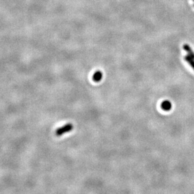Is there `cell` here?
I'll return each instance as SVG.
<instances>
[{
  "mask_svg": "<svg viewBox=\"0 0 194 194\" xmlns=\"http://www.w3.org/2000/svg\"><path fill=\"white\" fill-rule=\"evenodd\" d=\"M102 76L103 74L102 73V72L100 71H97L94 74L93 76V81L98 82H100L102 79Z\"/></svg>",
  "mask_w": 194,
  "mask_h": 194,
  "instance_id": "cell-3",
  "label": "cell"
},
{
  "mask_svg": "<svg viewBox=\"0 0 194 194\" xmlns=\"http://www.w3.org/2000/svg\"><path fill=\"white\" fill-rule=\"evenodd\" d=\"M161 106L162 109L164 110V111H168L172 109V103L168 101H165L162 102Z\"/></svg>",
  "mask_w": 194,
  "mask_h": 194,
  "instance_id": "cell-2",
  "label": "cell"
},
{
  "mask_svg": "<svg viewBox=\"0 0 194 194\" xmlns=\"http://www.w3.org/2000/svg\"><path fill=\"white\" fill-rule=\"evenodd\" d=\"M73 129V124L71 123H67L66 125H64V126L60 127L57 129L56 131V135L58 136H61L64 135V133L71 131Z\"/></svg>",
  "mask_w": 194,
  "mask_h": 194,
  "instance_id": "cell-1",
  "label": "cell"
},
{
  "mask_svg": "<svg viewBox=\"0 0 194 194\" xmlns=\"http://www.w3.org/2000/svg\"><path fill=\"white\" fill-rule=\"evenodd\" d=\"M184 49L188 53V55H190L191 57L194 59V52L192 51V48H191V47H190L188 45H187V44L184 45Z\"/></svg>",
  "mask_w": 194,
  "mask_h": 194,
  "instance_id": "cell-4",
  "label": "cell"
},
{
  "mask_svg": "<svg viewBox=\"0 0 194 194\" xmlns=\"http://www.w3.org/2000/svg\"><path fill=\"white\" fill-rule=\"evenodd\" d=\"M185 60L187 61L191 66H192V67L194 69V59H193L192 57H191L190 55H187L185 57Z\"/></svg>",
  "mask_w": 194,
  "mask_h": 194,
  "instance_id": "cell-5",
  "label": "cell"
}]
</instances>
